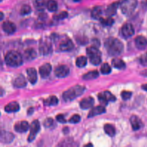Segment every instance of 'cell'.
I'll use <instances>...</instances> for the list:
<instances>
[{"mask_svg":"<svg viewBox=\"0 0 147 147\" xmlns=\"http://www.w3.org/2000/svg\"><path fill=\"white\" fill-rule=\"evenodd\" d=\"M105 47L107 53L111 56L120 55L123 50V45L118 39L114 37L107 38L105 42Z\"/></svg>","mask_w":147,"mask_h":147,"instance_id":"1","label":"cell"},{"mask_svg":"<svg viewBox=\"0 0 147 147\" xmlns=\"http://www.w3.org/2000/svg\"><path fill=\"white\" fill-rule=\"evenodd\" d=\"M85 90L83 86L76 85L71 87L63 94V98L65 101H71L78 96L81 95Z\"/></svg>","mask_w":147,"mask_h":147,"instance_id":"2","label":"cell"},{"mask_svg":"<svg viewBox=\"0 0 147 147\" xmlns=\"http://www.w3.org/2000/svg\"><path fill=\"white\" fill-rule=\"evenodd\" d=\"M6 63L10 67H18L22 63V57L21 54L15 51L9 52L5 58Z\"/></svg>","mask_w":147,"mask_h":147,"instance_id":"3","label":"cell"},{"mask_svg":"<svg viewBox=\"0 0 147 147\" xmlns=\"http://www.w3.org/2000/svg\"><path fill=\"white\" fill-rule=\"evenodd\" d=\"M87 56L90 62L94 65H98L102 61L101 53L95 47H88L86 50Z\"/></svg>","mask_w":147,"mask_h":147,"instance_id":"4","label":"cell"},{"mask_svg":"<svg viewBox=\"0 0 147 147\" xmlns=\"http://www.w3.org/2000/svg\"><path fill=\"white\" fill-rule=\"evenodd\" d=\"M137 5V0H122L119 6L123 14L129 16L135 10Z\"/></svg>","mask_w":147,"mask_h":147,"instance_id":"5","label":"cell"},{"mask_svg":"<svg viewBox=\"0 0 147 147\" xmlns=\"http://www.w3.org/2000/svg\"><path fill=\"white\" fill-rule=\"evenodd\" d=\"M40 125L38 120L36 119L33 121L30 126V133L28 136V141L29 142L32 141L36 137L37 133L40 130Z\"/></svg>","mask_w":147,"mask_h":147,"instance_id":"6","label":"cell"},{"mask_svg":"<svg viewBox=\"0 0 147 147\" xmlns=\"http://www.w3.org/2000/svg\"><path fill=\"white\" fill-rule=\"evenodd\" d=\"M98 99L100 102L104 104H107L108 102H113L115 100V96L113 95L110 91H105L103 92H100L98 94Z\"/></svg>","mask_w":147,"mask_h":147,"instance_id":"7","label":"cell"},{"mask_svg":"<svg viewBox=\"0 0 147 147\" xmlns=\"http://www.w3.org/2000/svg\"><path fill=\"white\" fill-rule=\"evenodd\" d=\"M134 33V29L131 24H124L121 28V34L125 38L130 37Z\"/></svg>","mask_w":147,"mask_h":147,"instance_id":"8","label":"cell"},{"mask_svg":"<svg viewBox=\"0 0 147 147\" xmlns=\"http://www.w3.org/2000/svg\"><path fill=\"white\" fill-rule=\"evenodd\" d=\"M69 73V68L65 65H60L55 69V74L58 78L66 77Z\"/></svg>","mask_w":147,"mask_h":147,"instance_id":"9","label":"cell"},{"mask_svg":"<svg viewBox=\"0 0 147 147\" xmlns=\"http://www.w3.org/2000/svg\"><path fill=\"white\" fill-rule=\"evenodd\" d=\"M74 44L70 39H65L62 41L60 45L59 48L61 51L68 52L71 51L74 48Z\"/></svg>","mask_w":147,"mask_h":147,"instance_id":"10","label":"cell"},{"mask_svg":"<svg viewBox=\"0 0 147 147\" xmlns=\"http://www.w3.org/2000/svg\"><path fill=\"white\" fill-rule=\"evenodd\" d=\"M14 139V135L7 131L2 130L0 132V141L3 143H10Z\"/></svg>","mask_w":147,"mask_h":147,"instance_id":"11","label":"cell"},{"mask_svg":"<svg viewBox=\"0 0 147 147\" xmlns=\"http://www.w3.org/2000/svg\"><path fill=\"white\" fill-rule=\"evenodd\" d=\"M52 67L49 63H45L42 64L39 68V73L41 76L43 78H47L51 71Z\"/></svg>","mask_w":147,"mask_h":147,"instance_id":"12","label":"cell"},{"mask_svg":"<svg viewBox=\"0 0 147 147\" xmlns=\"http://www.w3.org/2000/svg\"><path fill=\"white\" fill-rule=\"evenodd\" d=\"M78 144L72 138H67L56 146V147H78Z\"/></svg>","mask_w":147,"mask_h":147,"instance_id":"13","label":"cell"},{"mask_svg":"<svg viewBox=\"0 0 147 147\" xmlns=\"http://www.w3.org/2000/svg\"><path fill=\"white\" fill-rule=\"evenodd\" d=\"M29 127L28 122L26 121H22L16 123L14 125V129L18 133H24L26 131Z\"/></svg>","mask_w":147,"mask_h":147,"instance_id":"14","label":"cell"},{"mask_svg":"<svg viewBox=\"0 0 147 147\" xmlns=\"http://www.w3.org/2000/svg\"><path fill=\"white\" fill-rule=\"evenodd\" d=\"M2 29L7 34H13L16 30L15 24L10 21H6L2 25Z\"/></svg>","mask_w":147,"mask_h":147,"instance_id":"15","label":"cell"},{"mask_svg":"<svg viewBox=\"0 0 147 147\" xmlns=\"http://www.w3.org/2000/svg\"><path fill=\"white\" fill-rule=\"evenodd\" d=\"M51 49V44L47 40L42 41L40 44L39 50L41 53L47 55L49 53Z\"/></svg>","mask_w":147,"mask_h":147,"instance_id":"16","label":"cell"},{"mask_svg":"<svg viewBox=\"0 0 147 147\" xmlns=\"http://www.w3.org/2000/svg\"><path fill=\"white\" fill-rule=\"evenodd\" d=\"M147 44V41L146 38L143 36H139L137 37L135 39V45L136 47L141 50L144 49Z\"/></svg>","mask_w":147,"mask_h":147,"instance_id":"17","label":"cell"},{"mask_svg":"<svg viewBox=\"0 0 147 147\" xmlns=\"http://www.w3.org/2000/svg\"><path fill=\"white\" fill-rule=\"evenodd\" d=\"M131 127L134 130H137L140 129L142 126V123L140 119L136 115H133L130 119Z\"/></svg>","mask_w":147,"mask_h":147,"instance_id":"18","label":"cell"},{"mask_svg":"<svg viewBox=\"0 0 147 147\" xmlns=\"http://www.w3.org/2000/svg\"><path fill=\"white\" fill-rule=\"evenodd\" d=\"M28 80L32 84H35L37 80V71L34 68H29L26 71Z\"/></svg>","mask_w":147,"mask_h":147,"instance_id":"19","label":"cell"},{"mask_svg":"<svg viewBox=\"0 0 147 147\" xmlns=\"http://www.w3.org/2000/svg\"><path fill=\"white\" fill-rule=\"evenodd\" d=\"M14 86L17 88H22L26 86V80L24 75L20 74L18 75L13 81Z\"/></svg>","mask_w":147,"mask_h":147,"instance_id":"20","label":"cell"},{"mask_svg":"<svg viewBox=\"0 0 147 147\" xmlns=\"http://www.w3.org/2000/svg\"><path fill=\"white\" fill-rule=\"evenodd\" d=\"M94 103L93 98L89 96L82 99L80 103V106L82 109H88L91 107Z\"/></svg>","mask_w":147,"mask_h":147,"instance_id":"21","label":"cell"},{"mask_svg":"<svg viewBox=\"0 0 147 147\" xmlns=\"http://www.w3.org/2000/svg\"><path fill=\"white\" fill-rule=\"evenodd\" d=\"M106 111L105 107L103 106H98L96 107H93L89 112L88 114V117H92L97 115H99L101 114L104 113Z\"/></svg>","mask_w":147,"mask_h":147,"instance_id":"22","label":"cell"},{"mask_svg":"<svg viewBox=\"0 0 147 147\" xmlns=\"http://www.w3.org/2000/svg\"><path fill=\"white\" fill-rule=\"evenodd\" d=\"M19 109H20L19 104L15 101H13L9 103L5 107V110L7 113L16 112V111H18Z\"/></svg>","mask_w":147,"mask_h":147,"instance_id":"23","label":"cell"},{"mask_svg":"<svg viewBox=\"0 0 147 147\" xmlns=\"http://www.w3.org/2000/svg\"><path fill=\"white\" fill-rule=\"evenodd\" d=\"M25 57L27 60H32L35 59L37 55L36 51L33 48H28L24 53Z\"/></svg>","mask_w":147,"mask_h":147,"instance_id":"24","label":"cell"},{"mask_svg":"<svg viewBox=\"0 0 147 147\" xmlns=\"http://www.w3.org/2000/svg\"><path fill=\"white\" fill-rule=\"evenodd\" d=\"M111 64L113 66L118 69H124L125 67V62L119 58H114L111 61Z\"/></svg>","mask_w":147,"mask_h":147,"instance_id":"25","label":"cell"},{"mask_svg":"<svg viewBox=\"0 0 147 147\" xmlns=\"http://www.w3.org/2000/svg\"><path fill=\"white\" fill-rule=\"evenodd\" d=\"M118 6V3L117 2H114L111 5H110L106 10V13L108 16H112L114 14H115L117 11V7Z\"/></svg>","mask_w":147,"mask_h":147,"instance_id":"26","label":"cell"},{"mask_svg":"<svg viewBox=\"0 0 147 147\" xmlns=\"http://www.w3.org/2000/svg\"><path fill=\"white\" fill-rule=\"evenodd\" d=\"M102 15V9L100 7L96 6L91 11V17L95 20H100Z\"/></svg>","mask_w":147,"mask_h":147,"instance_id":"27","label":"cell"},{"mask_svg":"<svg viewBox=\"0 0 147 147\" xmlns=\"http://www.w3.org/2000/svg\"><path fill=\"white\" fill-rule=\"evenodd\" d=\"M104 130L105 133L109 136L113 137L115 135V130L114 127L109 123H107L104 126Z\"/></svg>","mask_w":147,"mask_h":147,"instance_id":"28","label":"cell"},{"mask_svg":"<svg viewBox=\"0 0 147 147\" xmlns=\"http://www.w3.org/2000/svg\"><path fill=\"white\" fill-rule=\"evenodd\" d=\"M99 75L97 71H92L86 73L83 76V79L84 80H91L96 78Z\"/></svg>","mask_w":147,"mask_h":147,"instance_id":"29","label":"cell"},{"mask_svg":"<svg viewBox=\"0 0 147 147\" xmlns=\"http://www.w3.org/2000/svg\"><path fill=\"white\" fill-rule=\"evenodd\" d=\"M58 103V99L56 96H51L44 101V104L47 106H55Z\"/></svg>","mask_w":147,"mask_h":147,"instance_id":"30","label":"cell"},{"mask_svg":"<svg viewBox=\"0 0 147 147\" xmlns=\"http://www.w3.org/2000/svg\"><path fill=\"white\" fill-rule=\"evenodd\" d=\"M47 7L51 11H55L57 9V3L55 0H49L47 2Z\"/></svg>","mask_w":147,"mask_h":147,"instance_id":"31","label":"cell"},{"mask_svg":"<svg viewBox=\"0 0 147 147\" xmlns=\"http://www.w3.org/2000/svg\"><path fill=\"white\" fill-rule=\"evenodd\" d=\"M87 64V58L85 56H81L78 57L76 60V65L78 67H84Z\"/></svg>","mask_w":147,"mask_h":147,"instance_id":"32","label":"cell"},{"mask_svg":"<svg viewBox=\"0 0 147 147\" xmlns=\"http://www.w3.org/2000/svg\"><path fill=\"white\" fill-rule=\"evenodd\" d=\"M100 72L102 74L104 75H107L110 74L111 72V67L110 65L107 63H103L100 67Z\"/></svg>","mask_w":147,"mask_h":147,"instance_id":"33","label":"cell"},{"mask_svg":"<svg viewBox=\"0 0 147 147\" xmlns=\"http://www.w3.org/2000/svg\"><path fill=\"white\" fill-rule=\"evenodd\" d=\"M68 16V13L65 11H62L53 16V18L56 20H60L65 18Z\"/></svg>","mask_w":147,"mask_h":147,"instance_id":"34","label":"cell"},{"mask_svg":"<svg viewBox=\"0 0 147 147\" xmlns=\"http://www.w3.org/2000/svg\"><path fill=\"white\" fill-rule=\"evenodd\" d=\"M20 12H21V14L23 16L27 15L31 12V7H30V6L28 5H24L22 6Z\"/></svg>","mask_w":147,"mask_h":147,"instance_id":"35","label":"cell"},{"mask_svg":"<svg viewBox=\"0 0 147 147\" xmlns=\"http://www.w3.org/2000/svg\"><path fill=\"white\" fill-rule=\"evenodd\" d=\"M100 22L106 26H110L114 23V20L111 18H102L100 19Z\"/></svg>","mask_w":147,"mask_h":147,"instance_id":"36","label":"cell"},{"mask_svg":"<svg viewBox=\"0 0 147 147\" xmlns=\"http://www.w3.org/2000/svg\"><path fill=\"white\" fill-rule=\"evenodd\" d=\"M34 5L36 8L38 9H41L44 7L45 5L44 0H34Z\"/></svg>","mask_w":147,"mask_h":147,"instance_id":"37","label":"cell"},{"mask_svg":"<svg viewBox=\"0 0 147 147\" xmlns=\"http://www.w3.org/2000/svg\"><path fill=\"white\" fill-rule=\"evenodd\" d=\"M132 93L130 91H123L121 93V96L122 98L124 100H127L131 96Z\"/></svg>","mask_w":147,"mask_h":147,"instance_id":"38","label":"cell"},{"mask_svg":"<svg viewBox=\"0 0 147 147\" xmlns=\"http://www.w3.org/2000/svg\"><path fill=\"white\" fill-rule=\"evenodd\" d=\"M80 120V115L78 114H75L71 117V118L69 120V122L72 123H76L79 122Z\"/></svg>","mask_w":147,"mask_h":147,"instance_id":"39","label":"cell"},{"mask_svg":"<svg viewBox=\"0 0 147 147\" xmlns=\"http://www.w3.org/2000/svg\"><path fill=\"white\" fill-rule=\"evenodd\" d=\"M53 119L51 118H48L45 119L44 122V125L45 127H49L53 124Z\"/></svg>","mask_w":147,"mask_h":147,"instance_id":"40","label":"cell"},{"mask_svg":"<svg viewBox=\"0 0 147 147\" xmlns=\"http://www.w3.org/2000/svg\"><path fill=\"white\" fill-rule=\"evenodd\" d=\"M56 119L58 122L60 123H65L66 122V120L65 119L64 116L63 114H59L56 116Z\"/></svg>","mask_w":147,"mask_h":147,"instance_id":"41","label":"cell"},{"mask_svg":"<svg viewBox=\"0 0 147 147\" xmlns=\"http://www.w3.org/2000/svg\"><path fill=\"white\" fill-rule=\"evenodd\" d=\"M141 63L142 64H143L144 65H146V57L145 54L141 57Z\"/></svg>","mask_w":147,"mask_h":147,"instance_id":"42","label":"cell"},{"mask_svg":"<svg viewBox=\"0 0 147 147\" xmlns=\"http://www.w3.org/2000/svg\"><path fill=\"white\" fill-rule=\"evenodd\" d=\"M33 112V109L32 107L28 109V114H31Z\"/></svg>","mask_w":147,"mask_h":147,"instance_id":"43","label":"cell"},{"mask_svg":"<svg viewBox=\"0 0 147 147\" xmlns=\"http://www.w3.org/2000/svg\"><path fill=\"white\" fill-rule=\"evenodd\" d=\"M3 94H4V90H3V88H2L0 87V96H2Z\"/></svg>","mask_w":147,"mask_h":147,"instance_id":"44","label":"cell"},{"mask_svg":"<svg viewBox=\"0 0 147 147\" xmlns=\"http://www.w3.org/2000/svg\"><path fill=\"white\" fill-rule=\"evenodd\" d=\"M84 147H93V145H92V144H91V143H88V144H87L85 145L84 146Z\"/></svg>","mask_w":147,"mask_h":147,"instance_id":"45","label":"cell"},{"mask_svg":"<svg viewBox=\"0 0 147 147\" xmlns=\"http://www.w3.org/2000/svg\"><path fill=\"white\" fill-rule=\"evenodd\" d=\"M3 16H4L3 13L2 12L0 11V21H1L3 18Z\"/></svg>","mask_w":147,"mask_h":147,"instance_id":"46","label":"cell"},{"mask_svg":"<svg viewBox=\"0 0 147 147\" xmlns=\"http://www.w3.org/2000/svg\"><path fill=\"white\" fill-rule=\"evenodd\" d=\"M74 1H75V2H79V1H80V0H74Z\"/></svg>","mask_w":147,"mask_h":147,"instance_id":"47","label":"cell"},{"mask_svg":"<svg viewBox=\"0 0 147 147\" xmlns=\"http://www.w3.org/2000/svg\"><path fill=\"white\" fill-rule=\"evenodd\" d=\"M1 1H2V0H0V2H1Z\"/></svg>","mask_w":147,"mask_h":147,"instance_id":"48","label":"cell"}]
</instances>
